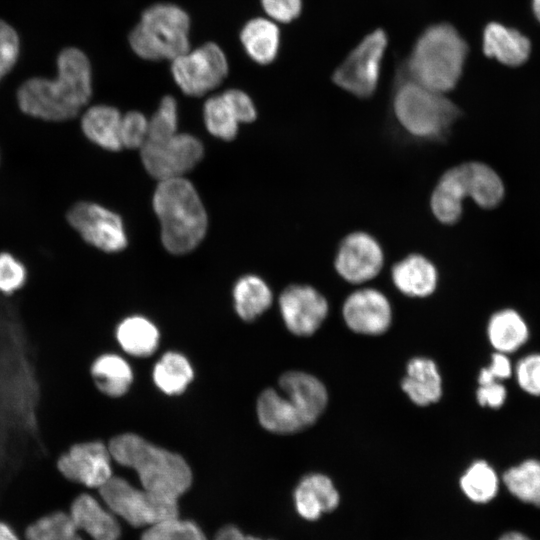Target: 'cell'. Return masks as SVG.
<instances>
[{"label": "cell", "instance_id": "cell-39", "mask_svg": "<svg viewBox=\"0 0 540 540\" xmlns=\"http://www.w3.org/2000/svg\"><path fill=\"white\" fill-rule=\"evenodd\" d=\"M515 374L522 390L540 396V354H530L520 359Z\"/></svg>", "mask_w": 540, "mask_h": 540}, {"label": "cell", "instance_id": "cell-47", "mask_svg": "<svg viewBox=\"0 0 540 540\" xmlns=\"http://www.w3.org/2000/svg\"><path fill=\"white\" fill-rule=\"evenodd\" d=\"M499 540H530L525 535L519 532H508L502 535Z\"/></svg>", "mask_w": 540, "mask_h": 540}, {"label": "cell", "instance_id": "cell-36", "mask_svg": "<svg viewBox=\"0 0 540 540\" xmlns=\"http://www.w3.org/2000/svg\"><path fill=\"white\" fill-rule=\"evenodd\" d=\"M177 126V103L172 96L167 95L162 98L157 110L148 120L146 141H159L169 138L177 133Z\"/></svg>", "mask_w": 540, "mask_h": 540}, {"label": "cell", "instance_id": "cell-46", "mask_svg": "<svg viewBox=\"0 0 540 540\" xmlns=\"http://www.w3.org/2000/svg\"><path fill=\"white\" fill-rule=\"evenodd\" d=\"M0 540H20L14 528L0 520Z\"/></svg>", "mask_w": 540, "mask_h": 540}, {"label": "cell", "instance_id": "cell-37", "mask_svg": "<svg viewBox=\"0 0 540 540\" xmlns=\"http://www.w3.org/2000/svg\"><path fill=\"white\" fill-rule=\"evenodd\" d=\"M148 135V120L138 111H130L122 116L120 138L122 147L141 148Z\"/></svg>", "mask_w": 540, "mask_h": 540}, {"label": "cell", "instance_id": "cell-21", "mask_svg": "<svg viewBox=\"0 0 540 540\" xmlns=\"http://www.w3.org/2000/svg\"><path fill=\"white\" fill-rule=\"evenodd\" d=\"M531 51L529 39L516 29L492 22L483 32V52L487 57L511 67L520 66Z\"/></svg>", "mask_w": 540, "mask_h": 540}, {"label": "cell", "instance_id": "cell-14", "mask_svg": "<svg viewBox=\"0 0 540 540\" xmlns=\"http://www.w3.org/2000/svg\"><path fill=\"white\" fill-rule=\"evenodd\" d=\"M279 307L287 329L297 336L314 334L328 314L326 298L314 287L288 286L280 295Z\"/></svg>", "mask_w": 540, "mask_h": 540}, {"label": "cell", "instance_id": "cell-31", "mask_svg": "<svg viewBox=\"0 0 540 540\" xmlns=\"http://www.w3.org/2000/svg\"><path fill=\"white\" fill-rule=\"evenodd\" d=\"M503 481L516 498L540 507V460L528 459L509 468Z\"/></svg>", "mask_w": 540, "mask_h": 540}, {"label": "cell", "instance_id": "cell-43", "mask_svg": "<svg viewBox=\"0 0 540 540\" xmlns=\"http://www.w3.org/2000/svg\"><path fill=\"white\" fill-rule=\"evenodd\" d=\"M512 368L506 354L496 352L491 357V365L483 368L478 376L479 385H484L499 380L507 379L511 376Z\"/></svg>", "mask_w": 540, "mask_h": 540}, {"label": "cell", "instance_id": "cell-30", "mask_svg": "<svg viewBox=\"0 0 540 540\" xmlns=\"http://www.w3.org/2000/svg\"><path fill=\"white\" fill-rule=\"evenodd\" d=\"M156 386L168 395L182 393L193 379V369L181 354L167 352L156 363L153 371Z\"/></svg>", "mask_w": 540, "mask_h": 540}, {"label": "cell", "instance_id": "cell-25", "mask_svg": "<svg viewBox=\"0 0 540 540\" xmlns=\"http://www.w3.org/2000/svg\"><path fill=\"white\" fill-rule=\"evenodd\" d=\"M488 338L497 352L511 353L529 338V329L522 316L513 309L494 313L487 327Z\"/></svg>", "mask_w": 540, "mask_h": 540}, {"label": "cell", "instance_id": "cell-2", "mask_svg": "<svg viewBox=\"0 0 540 540\" xmlns=\"http://www.w3.org/2000/svg\"><path fill=\"white\" fill-rule=\"evenodd\" d=\"M278 384L280 393L270 388L258 398L260 424L278 434L296 433L313 425L328 402L323 383L308 373L289 371L281 375Z\"/></svg>", "mask_w": 540, "mask_h": 540}, {"label": "cell", "instance_id": "cell-11", "mask_svg": "<svg viewBox=\"0 0 540 540\" xmlns=\"http://www.w3.org/2000/svg\"><path fill=\"white\" fill-rule=\"evenodd\" d=\"M140 151L145 169L159 181L182 177L201 161L204 154L197 137L178 132L163 140L146 141Z\"/></svg>", "mask_w": 540, "mask_h": 540}, {"label": "cell", "instance_id": "cell-27", "mask_svg": "<svg viewBox=\"0 0 540 540\" xmlns=\"http://www.w3.org/2000/svg\"><path fill=\"white\" fill-rule=\"evenodd\" d=\"M237 314L251 321L266 311L272 302V292L264 280L255 275L241 277L233 289Z\"/></svg>", "mask_w": 540, "mask_h": 540}, {"label": "cell", "instance_id": "cell-28", "mask_svg": "<svg viewBox=\"0 0 540 540\" xmlns=\"http://www.w3.org/2000/svg\"><path fill=\"white\" fill-rule=\"evenodd\" d=\"M116 337L124 351L137 357L151 355L159 343L155 325L140 316L124 319L117 328Z\"/></svg>", "mask_w": 540, "mask_h": 540}, {"label": "cell", "instance_id": "cell-38", "mask_svg": "<svg viewBox=\"0 0 540 540\" xmlns=\"http://www.w3.org/2000/svg\"><path fill=\"white\" fill-rule=\"evenodd\" d=\"M26 269L22 262L8 252L0 253V291L10 294L20 289L26 281Z\"/></svg>", "mask_w": 540, "mask_h": 540}, {"label": "cell", "instance_id": "cell-8", "mask_svg": "<svg viewBox=\"0 0 540 540\" xmlns=\"http://www.w3.org/2000/svg\"><path fill=\"white\" fill-rule=\"evenodd\" d=\"M101 499L117 517L135 527L151 526L178 517L176 499L153 494L132 486L121 477L112 476L99 488Z\"/></svg>", "mask_w": 540, "mask_h": 540}, {"label": "cell", "instance_id": "cell-26", "mask_svg": "<svg viewBox=\"0 0 540 540\" xmlns=\"http://www.w3.org/2000/svg\"><path fill=\"white\" fill-rule=\"evenodd\" d=\"M91 373L98 389L111 397L125 394L133 380L129 364L115 354H104L97 358Z\"/></svg>", "mask_w": 540, "mask_h": 540}, {"label": "cell", "instance_id": "cell-13", "mask_svg": "<svg viewBox=\"0 0 540 540\" xmlns=\"http://www.w3.org/2000/svg\"><path fill=\"white\" fill-rule=\"evenodd\" d=\"M384 264V252L378 240L364 231L346 235L339 243L334 266L346 281L360 284L376 277Z\"/></svg>", "mask_w": 540, "mask_h": 540}, {"label": "cell", "instance_id": "cell-44", "mask_svg": "<svg viewBox=\"0 0 540 540\" xmlns=\"http://www.w3.org/2000/svg\"><path fill=\"white\" fill-rule=\"evenodd\" d=\"M506 388L500 382H492L479 385L476 392V398L481 406L490 408L501 407L506 400Z\"/></svg>", "mask_w": 540, "mask_h": 540}, {"label": "cell", "instance_id": "cell-5", "mask_svg": "<svg viewBox=\"0 0 540 540\" xmlns=\"http://www.w3.org/2000/svg\"><path fill=\"white\" fill-rule=\"evenodd\" d=\"M468 45L448 23L429 26L417 39L407 62L410 80L436 92L453 90L463 73Z\"/></svg>", "mask_w": 540, "mask_h": 540}, {"label": "cell", "instance_id": "cell-42", "mask_svg": "<svg viewBox=\"0 0 540 540\" xmlns=\"http://www.w3.org/2000/svg\"><path fill=\"white\" fill-rule=\"evenodd\" d=\"M231 106L239 123H250L256 119L257 111L251 98L239 89H229L222 93Z\"/></svg>", "mask_w": 540, "mask_h": 540}, {"label": "cell", "instance_id": "cell-12", "mask_svg": "<svg viewBox=\"0 0 540 540\" xmlns=\"http://www.w3.org/2000/svg\"><path fill=\"white\" fill-rule=\"evenodd\" d=\"M70 226L88 244L107 253L127 247L128 238L122 218L112 210L94 202L75 203L67 212Z\"/></svg>", "mask_w": 540, "mask_h": 540}, {"label": "cell", "instance_id": "cell-23", "mask_svg": "<svg viewBox=\"0 0 540 540\" xmlns=\"http://www.w3.org/2000/svg\"><path fill=\"white\" fill-rule=\"evenodd\" d=\"M122 115L109 105L90 107L81 118L84 135L94 144L108 151L122 149L120 125Z\"/></svg>", "mask_w": 540, "mask_h": 540}, {"label": "cell", "instance_id": "cell-24", "mask_svg": "<svg viewBox=\"0 0 540 540\" xmlns=\"http://www.w3.org/2000/svg\"><path fill=\"white\" fill-rule=\"evenodd\" d=\"M240 39L250 58L261 65L271 63L278 54L280 31L270 19H251L242 28Z\"/></svg>", "mask_w": 540, "mask_h": 540}, {"label": "cell", "instance_id": "cell-9", "mask_svg": "<svg viewBox=\"0 0 540 540\" xmlns=\"http://www.w3.org/2000/svg\"><path fill=\"white\" fill-rule=\"evenodd\" d=\"M387 44L388 37L383 29L367 34L335 69L332 81L358 98L371 97L378 86Z\"/></svg>", "mask_w": 540, "mask_h": 540}, {"label": "cell", "instance_id": "cell-20", "mask_svg": "<svg viewBox=\"0 0 540 540\" xmlns=\"http://www.w3.org/2000/svg\"><path fill=\"white\" fill-rule=\"evenodd\" d=\"M391 277L396 288L410 297L431 295L438 282V272L431 260L421 254H409L392 267Z\"/></svg>", "mask_w": 540, "mask_h": 540}, {"label": "cell", "instance_id": "cell-41", "mask_svg": "<svg viewBox=\"0 0 540 540\" xmlns=\"http://www.w3.org/2000/svg\"><path fill=\"white\" fill-rule=\"evenodd\" d=\"M262 7L271 20L289 23L301 13L302 0H261Z\"/></svg>", "mask_w": 540, "mask_h": 540}, {"label": "cell", "instance_id": "cell-10", "mask_svg": "<svg viewBox=\"0 0 540 540\" xmlns=\"http://www.w3.org/2000/svg\"><path fill=\"white\" fill-rule=\"evenodd\" d=\"M171 73L183 93L202 96L222 83L228 62L221 48L209 42L172 60Z\"/></svg>", "mask_w": 540, "mask_h": 540}, {"label": "cell", "instance_id": "cell-40", "mask_svg": "<svg viewBox=\"0 0 540 540\" xmlns=\"http://www.w3.org/2000/svg\"><path fill=\"white\" fill-rule=\"evenodd\" d=\"M19 54V38L16 31L0 20V80L15 65Z\"/></svg>", "mask_w": 540, "mask_h": 540}, {"label": "cell", "instance_id": "cell-1", "mask_svg": "<svg viewBox=\"0 0 540 540\" xmlns=\"http://www.w3.org/2000/svg\"><path fill=\"white\" fill-rule=\"evenodd\" d=\"M57 76L25 81L17 91L21 111L45 121L60 122L76 117L92 95L91 67L77 48H66L57 59Z\"/></svg>", "mask_w": 540, "mask_h": 540}, {"label": "cell", "instance_id": "cell-4", "mask_svg": "<svg viewBox=\"0 0 540 540\" xmlns=\"http://www.w3.org/2000/svg\"><path fill=\"white\" fill-rule=\"evenodd\" d=\"M153 208L160 221L162 243L170 253H188L203 240L207 214L195 187L187 179L159 181Z\"/></svg>", "mask_w": 540, "mask_h": 540}, {"label": "cell", "instance_id": "cell-35", "mask_svg": "<svg viewBox=\"0 0 540 540\" xmlns=\"http://www.w3.org/2000/svg\"><path fill=\"white\" fill-rule=\"evenodd\" d=\"M141 540H207L202 529L193 521L178 517L149 526Z\"/></svg>", "mask_w": 540, "mask_h": 540}, {"label": "cell", "instance_id": "cell-32", "mask_svg": "<svg viewBox=\"0 0 540 540\" xmlns=\"http://www.w3.org/2000/svg\"><path fill=\"white\" fill-rule=\"evenodd\" d=\"M474 202L485 209L496 207L503 199L504 186L498 174L487 164L477 161L467 162Z\"/></svg>", "mask_w": 540, "mask_h": 540}, {"label": "cell", "instance_id": "cell-15", "mask_svg": "<svg viewBox=\"0 0 540 540\" xmlns=\"http://www.w3.org/2000/svg\"><path fill=\"white\" fill-rule=\"evenodd\" d=\"M59 472L68 480L90 488H100L113 475L111 454L101 442L72 446L57 461Z\"/></svg>", "mask_w": 540, "mask_h": 540}, {"label": "cell", "instance_id": "cell-7", "mask_svg": "<svg viewBox=\"0 0 540 540\" xmlns=\"http://www.w3.org/2000/svg\"><path fill=\"white\" fill-rule=\"evenodd\" d=\"M190 19L180 7L158 3L147 8L129 35L132 50L150 61L174 60L190 49Z\"/></svg>", "mask_w": 540, "mask_h": 540}, {"label": "cell", "instance_id": "cell-22", "mask_svg": "<svg viewBox=\"0 0 540 540\" xmlns=\"http://www.w3.org/2000/svg\"><path fill=\"white\" fill-rule=\"evenodd\" d=\"M406 371L401 387L413 403L427 406L441 398L442 380L433 360L415 357L408 362Z\"/></svg>", "mask_w": 540, "mask_h": 540}, {"label": "cell", "instance_id": "cell-3", "mask_svg": "<svg viewBox=\"0 0 540 540\" xmlns=\"http://www.w3.org/2000/svg\"><path fill=\"white\" fill-rule=\"evenodd\" d=\"M108 449L117 463L134 469L142 488L153 494L178 500L191 486V469L180 455L136 434L114 437Z\"/></svg>", "mask_w": 540, "mask_h": 540}, {"label": "cell", "instance_id": "cell-45", "mask_svg": "<svg viewBox=\"0 0 540 540\" xmlns=\"http://www.w3.org/2000/svg\"><path fill=\"white\" fill-rule=\"evenodd\" d=\"M214 540H263V539L257 538L254 536L245 535L239 528L233 525H228V526H224L217 532Z\"/></svg>", "mask_w": 540, "mask_h": 540}, {"label": "cell", "instance_id": "cell-6", "mask_svg": "<svg viewBox=\"0 0 540 540\" xmlns=\"http://www.w3.org/2000/svg\"><path fill=\"white\" fill-rule=\"evenodd\" d=\"M393 111L409 135L427 141L446 138L461 115L457 105L445 94L410 79L402 81L395 90Z\"/></svg>", "mask_w": 540, "mask_h": 540}, {"label": "cell", "instance_id": "cell-34", "mask_svg": "<svg viewBox=\"0 0 540 540\" xmlns=\"http://www.w3.org/2000/svg\"><path fill=\"white\" fill-rule=\"evenodd\" d=\"M204 123L207 130L222 140L234 139L238 132L239 121L223 94L206 100L203 107Z\"/></svg>", "mask_w": 540, "mask_h": 540}, {"label": "cell", "instance_id": "cell-19", "mask_svg": "<svg viewBox=\"0 0 540 540\" xmlns=\"http://www.w3.org/2000/svg\"><path fill=\"white\" fill-rule=\"evenodd\" d=\"M69 513L78 530L92 540H119L121 536L117 516L90 494L78 495L72 501Z\"/></svg>", "mask_w": 540, "mask_h": 540}, {"label": "cell", "instance_id": "cell-33", "mask_svg": "<svg viewBox=\"0 0 540 540\" xmlns=\"http://www.w3.org/2000/svg\"><path fill=\"white\" fill-rule=\"evenodd\" d=\"M460 487L465 496L475 503H487L498 491V477L485 461L473 462L460 478Z\"/></svg>", "mask_w": 540, "mask_h": 540}, {"label": "cell", "instance_id": "cell-17", "mask_svg": "<svg viewBox=\"0 0 540 540\" xmlns=\"http://www.w3.org/2000/svg\"><path fill=\"white\" fill-rule=\"evenodd\" d=\"M466 163L446 170L436 184L430 198L434 217L442 224L453 225L463 212V200L470 197L471 190Z\"/></svg>", "mask_w": 540, "mask_h": 540}, {"label": "cell", "instance_id": "cell-18", "mask_svg": "<svg viewBox=\"0 0 540 540\" xmlns=\"http://www.w3.org/2000/svg\"><path fill=\"white\" fill-rule=\"evenodd\" d=\"M296 512L308 521H315L323 513L334 511L340 502V495L332 480L321 473L304 476L293 494Z\"/></svg>", "mask_w": 540, "mask_h": 540}, {"label": "cell", "instance_id": "cell-48", "mask_svg": "<svg viewBox=\"0 0 540 540\" xmlns=\"http://www.w3.org/2000/svg\"><path fill=\"white\" fill-rule=\"evenodd\" d=\"M532 8H533L535 17L540 22V0H532Z\"/></svg>", "mask_w": 540, "mask_h": 540}, {"label": "cell", "instance_id": "cell-16", "mask_svg": "<svg viewBox=\"0 0 540 540\" xmlns=\"http://www.w3.org/2000/svg\"><path fill=\"white\" fill-rule=\"evenodd\" d=\"M342 314L352 331L364 335H380L389 328L392 321L389 300L373 288L351 293L343 304Z\"/></svg>", "mask_w": 540, "mask_h": 540}, {"label": "cell", "instance_id": "cell-29", "mask_svg": "<svg viewBox=\"0 0 540 540\" xmlns=\"http://www.w3.org/2000/svg\"><path fill=\"white\" fill-rule=\"evenodd\" d=\"M25 540H84L69 512L54 510L31 521Z\"/></svg>", "mask_w": 540, "mask_h": 540}]
</instances>
